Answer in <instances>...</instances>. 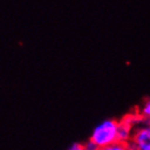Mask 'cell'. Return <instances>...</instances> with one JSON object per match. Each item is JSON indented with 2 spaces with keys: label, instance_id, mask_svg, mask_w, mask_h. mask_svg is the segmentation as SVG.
Wrapping results in <instances>:
<instances>
[{
  "label": "cell",
  "instance_id": "cell-1",
  "mask_svg": "<svg viewBox=\"0 0 150 150\" xmlns=\"http://www.w3.org/2000/svg\"><path fill=\"white\" fill-rule=\"evenodd\" d=\"M99 148L119 142V121L105 119L96 125L89 137Z\"/></svg>",
  "mask_w": 150,
  "mask_h": 150
},
{
  "label": "cell",
  "instance_id": "cell-5",
  "mask_svg": "<svg viewBox=\"0 0 150 150\" xmlns=\"http://www.w3.org/2000/svg\"><path fill=\"white\" fill-rule=\"evenodd\" d=\"M84 145V149L85 150H98L99 149V147L97 146V144L94 143L91 139H88L86 143H84L83 144Z\"/></svg>",
  "mask_w": 150,
  "mask_h": 150
},
{
  "label": "cell",
  "instance_id": "cell-7",
  "mask_svg": "<svg viewBox=\"0 0 150 150\" xmlns=\"http://www.w3.org/2000/svg\"><path fill=\"white\" fill-rule=\"evenodd\" d=\"M132 150H133V149H132Z\"/></svg>",
  "mask_w": 150,
  "mask_h": 150
},
{
  "label": "cell",
  "instance_id": "cell-4",
  "mask_svg": "<svg viewBox=\"0 0 150 150\" xmlns=\"http://www.w3.org/2000/svg\"><path fill=\"white\" fill-rule=\"evenodd\" d=\"M138 114L145 120L150 121V98H148L147 100L144 101V103L142 105L138 111Z\"/></svg>",
  "mask_w": 150,
  "mask_h": 150
},
{
  "label": "cell",
  "instance_id": "cell-6",
  "mask_svg": "<svg viewBox=\"0 0 150 150\" xmlns=\"http://www.w3.org/2000/svg\"><path fill=\"white\" fill-rule=\"evenodd\" d=\"M67 150H85L84 149V145L79 143H73L72 145L68 147Z\"/></svg>",
  "mask_w": 150,
  "mask_h": 150
},
{
  "label": "cell",
  "instance_id": "cell-2",
  "mask_svg": "<svg viewBox=\"0 0 150 150\" xmlns=\"http://www.w3.org/2000/svg\"><path fill=\"white\" fill-rule=\"evenodd\" d=\"M129 146L133 150H150V121L140 116Z\"/></svg>",
  "mask_w": 150,
  "mask_h": 150
},
{
  "label": "cell",
  "instance_id": "cell-3",
  "mask_svg": "<svg viewBox=\"0 0 150 150\" xmlns=\"http://www.w3.org/2000/svg\"><path fill=\"white\" fill-rule=\"evenodd\" d=\"M98 150H132V148L129 146V144L116 142V143L111 144L109 146L101 147V148H99Z\"/></svg>",
  "mask_w": 150,
  "mask_h": 150
}]
</instances>
